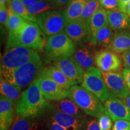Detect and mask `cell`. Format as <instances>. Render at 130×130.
<instances>
[{
	"instance_id": "1",
	"label": "cell",
	"mask_w": 130,
	"mask_h": 130,
	"mask_svg": "<svg viewBox=\"0 0 130 130\" xmlns=\"http://www.w3.org/2000/svg\"><path fill=\"white\" fill-rule=\"evenodd\" d=\"M50 107V103L42 95L37 79L21 93L15 104L14 115L36 119L43 115Z\"/></svg>"
},
{
	"instance_id": "2",
	"label": "cell",
	"mask_w": 130,
	"mask_h": 130,
	"mask_svg": "<svg viewBox=\"0 0 130 130\" xmlns=\"http://www.w3.org/2000/svg\"><path fill=\"white\" fill-rule=\"evenodd\" d=\"M46 36L36 22L26 20L15 32H9L6 49L23 46L35 51H42L46 43Z\"/></svg>"
},
{
	"instance_id": "3",
	"label": "cell",
	"mask_w": 130,
	"mask_h": 130,
	"mask_svg": "<svg viewBox=\"0 0 130 130\" xmlns=\"http://www.w3.org/2000/svg\"><path fill=\"white\" fill-rule=\"evenodd\" d=\"M43 68L41 58L38 56L12 72L1 74V77L21 90L36 81Z\"/></svg>"
},
{
	"instance_id": "4",
	"label": "cell",
	"mask_w": 130,
	"mask_h": 130,
	"mask_svg": "<svg viewBox=\"0 0 130 130\" xmlns=\"http://www.w3.org/2000/svg\"><path fill=\"white\" fill-rule=\"evenodd\" d=\"M68 98L87 115L98 119L105 113L104 106L100 99L81 86H73L69 89Z\"/></svg>"
},
{
	"instance_id": "5",
	"label": "cell",
	"mask_w": 130,
	"mask_h": 130,
	"mask_svg": "<svg viewBox=\"0 0 130 130\" xmlns=\"http://www.w3.org/2000/svg\"><path fill=\"white\" fill-rule=\"evenodd\" d=\"M39 56L32 49L23 46H14L6 49L1 58V74L14 71Z\"/></svg>"
},
{
	"instance_id": "6",
	"label": "cell",
	"mask_w": 130,
	"mask_h": 130,
	"mask_svg": "<svg viewBox=\"0 0 130 130\" xmlns=\"http://www.w3.org/2000/svg\"><path fill=\"white\" fill-rule=\"evenodd\" d=\"M75 50V44L64 32L48 37L45 46V53L51 60L72 56Z\"/></svg>"
},
{
	"instance_id": "7",
	"label": "cell",
	"mask_w": 130,
	"mask_h": 130,
	"mask_svg": "<svg viewBox=\"0 0 130 130\" xmlns=\"http://www.w3.org/2000/svg\"><path fill=\"white\" fill-rule=\"evenodd\" d=\"M81 86L96 96L102 103L113 97L102 78V71L93 66L84 71Z\"/></svg>"
},
{
	"instance_id": "8",
	"label": "cell",
	"mask_w": 130,
	"mask_h": 130,
	"mask_svg": "<svg viewBox=\"0 0 130 130\" xmlns=\"http://www.w3.org/2000/svg\"><path fill=\"white\" fill-rule=\"evenodd\" d=\"M66 22L64 11L61 10H50L36 18V23L48 37L64 32Z\"/></svg>"
},
{
	"instance_id": "9",
	"label": "cell",
	"mask_w": 130,
	"mask_h": 130,
	"mask_svg": "<svg viewBox=\"0 0 130 130\" xmlns=\"http://www.w3.org/2000/svg\"><path fill=\"white\" fill-rule=\"evenodd\" d=\"M52 61L53 66L60 70L66 76L72 86L82 83L84 71L72 56L56 58Z\"/></svg>"
},
{
	"instance_id": "10",
	"label": "cell",
	"mask_w": 130,
	"mask_h": 130,
	"mask_svg": "<svg viewBox=\"0 0 130 130\" xmlns=\"http://www.w3.org/2000/svg\"><path fill=\"white\" fill-rule=\"evenodd\" d=\"M102 76L107 89L113 96L125 100L129 95L130 90L121 73L102 72Z\"/></svg>"
},
{
	"instance_id": "11",
	"label": "cell",
	"mask_w": 130,
	"mask_h": 130,
	"mask_svg": "<svg viewBox=\"0 0 130 130\" xmlns=\"http://www.w3.org/2000/svg\"><path fill=\"white\" fill-rule=\"evenodd\" d=\"M95 63L103 72H119L122 68L121 58L110 50H101L95 54Z\"/></svg>"
},
{
	"instance_id": "12",
	"label": "cell",
	"mask_w": 130,
	"mask_h": 130,
	"mask_svg": "<svg viewBox=\"0 0 130 130\" xmlns=\"http://www.w3.org/2000/svg\"><path fill=\"white\" fill-rule=\"evenodd\" d=\"M64 32L75 45L90 42L91 35L88 24L79 20L66 22Z\"/></svg>"
},
{
	"instance_id": "13",
	"label": "cell",
	"mask_w": 130,
	"mask_h": 130,
	"mask_svg": "<svg viewBox=\"0 0 130 130\" xmlns=\"http://www.w3.org/2000/svg\"><path fill=\"white\" fill-rule=\"evenodd\" d=\"M37 80L42 95L47 101H58L69 96V90L63 89L50 78L40 77Z\"/></svg>"
},
{
	"instance_id": "14",
	"label": "cell",
	"mask_w": 130,
	"mask_h": 130,
	"mask_svg": "<svg viewBox=\"0 0 130 130\" xmlns=\"http://www.w3.org/2000/svg\"><path fill=\"white\" fill-rule=\"evenodd\" d=\"M104 106L105 113L114 122L118 120L130 121V110L125 101L113 96L104 103Z\"/></svg>"
},
{
	"instance_id": "15",
	"label": "cell",
	"mask_w": 130,
	"mask_h": 130,
	"mask_svg": "<svg viewBox=\"0 0 130 130\" xmlns=\"http://www.w3.org/2000/svg\"><path fill=\"white\" fill-rule=\"evenodd\" d=\"M87 24L91 35L90 43L93 46H95L98 32L102 28L108 25L107 11L101 7L89 19Z\"/></svg>"
},
{
	"instance_id": "16",
	"label": "cell",
	"mask_w": 130,
	"mask_h": 130,
	"mask_svg": "<svg viewBox=\"0 0 130 130\" xmlns=\"http://www.w3.org/2000/svg\"><path fill=\"white\" fill-rule=\"evenodd\" d=\"M14 102L7 98L1 95L0 96V129H9L13 123Z\"/></svg>"
},
{
	"instance_id": "17",
	"label": "cell",
	"mask_w": 130,
	"mask_h": 130,
	"mask_svg": "<svg viewBox=\"0 0 130 130\" xmlns=\"http://www.w3.org/2000/svg\"><path fill=\"white\" fill-rule=\"evenodd\" d=\"M72 57L84 71L93 67L95 63V56L91 46L88 45H79L78 48H76Z\"/></svg>"
},
{
	"instance_id": "18",
	"label": "cell",
	"mask_w": 130,
	"mask_h": 130,
	"mask_svg": "<svg viewBox=\"0 0 130 130\" xmlns=\"http://www.w3.org/2000/svg\"><path fill=\"white\" fill-rule=\"evenodd\" d=\"M107 17L108 25L113 30H126L130 28V17L125 13L119 10H108Z\"/></svg>"
},
{
	"instance_id": "19",
	"label": "cell",
	"mask_w": 130,
	"mask_h": 130,
	"mask_svg": "<svg viewBox=\"0 0 130 130\" xmlns=\"http://www.w3.org/2000/svg\"><path fill=\"white\" fill-rule=\"evenodd\" d=\"M40 77L50 78L66 90H68L72 86L71 81L66 76L54 66H50L43 68L40 74L39 77Z\"/></svg>"
},
{
	"instance_id": "20",
	"label": "cell",
	"mask_w": 130,
	"mask_h": 130,
	"mask_svg": "<svg viewBox=\"0 0 130 130\" xmlns=\"http://www.w3.org/2000/svg\"><path fill=\"white\" fill-rule=\"evenodd\" d=\"M107 48L116 53H123L130 50V32L122 31L114 34L113 40Z\"/></svg>"
},
{
	"instance_id": "21",
	"label": "cell",
	"mask_w": 130,
	"mask_h": 130,
	"mask_svg": "<svg viewBox=\"0 0 130 130\" xmlns=\"http://www.w3.org/2000/svg\"><path fill=\"white\" fill-rule=\"evenodd\" d=\"M56 109L58 111L71 115L78 119H84L86 114L71 99L64 98L54 103Z\"/></svg>"
},
{
	"instance_id": "22",
	"label": "cell",
	"mask_w": 130,
	"mask_h": 130,
	"mask_svg": "<svg viewBox=\"0 0 130 130\" xmlns=\"http://www.w3.org/2000/svg\"><path fill=\"white\" fill-rule=\"evenodd\" d=\"M53 121L58 123V125L64 128L71 126H76L80 128L83 125L82 119L68 115L56 110L54 111L52 116Z\"/></svg>"
},
{
	"instance_id": "23",
	"label": "cell",
	"mask_w": 130,
	"mask_h": 130,
	"mask_svg": "<svg viewBox=\"0 0 130 130\" xmlns=\"http://www.w3.org/2000/svg\"><path fill=\"white\" fill-rule=\"evenodd\" d=\"M88 1L89 0H72L64 10L66 21L79 20Z\"/></svg>"
},
{
	"instance_id": "24",
	"label": "cell",
	"mask_w": 130,
	"mask_h": 130,
	"mask_svg": "<svg viewBox=\"0 0 130 130\" xmlns=\"http://www.w3.org/2000/svg\"><path fill=\"white\" fill-rule=\"evenodd\" d=\"M0 91L1 95L7 98L14 103L19 100L21 95L20 89L12 84L10 83L2 77H1Z\"/></svg>"
},
{
	"instance_id": "25",
	"label": "cell",
	"mask_w": 130,
	"mask_h": 130,
	"mask_svg": "<svg viewBox=\"0 0 130 130\" xmlns=\"http://www.w3.org/2000/svg\"><path fill=\"white\" fill-rule=\"evenodd\" d=\"M8 9L13 13L20 16L26 20L36 22V18L29 14L27 8L22 0H10L8 4Z\"/></svg>"
},
{
	"instance_id": "26",
	"label": "cell",
	"mask_w": 130,
	"mask_h": 130,
	"mask_svg": "<svg viewBox=\"0 0 130 130\" xmlns=\"http://www.w3.org/2000/svg\"><path fill=\"white\" fill-rule=\"evenodd\" d=\"M11 130H38V123L35 118L15 117Z\"/></svg>"
},
{
	"instance_id": "27",
	"label": "cell",
	"mask_w": 130,
	"mask_h": 130,
	"mask_svg": "<svg viewBox=\"0 0 130 130\" xmlns=\"http://www.w3.org/2000/svg\"><path fill=\"white\" fill-rule=\"evenodd\" d=\"M53 9H54V7L48 0H39L27 8L29 14L36 18L43 13L53 10Z\"/></svg>"
},
{
	"instance_id": "28",
	"label": "cell",
	"mask_w": 130,
	"mask_h": 130,
	"mask_svg": "<svg viewBox=\"0 0 130 130\" xmlns=\"http://www.w3.org/2000/svg\"><path fill=\"white\" fill-rule=\"evenodd\" d=\"M101 7L98 0H89L86 3L79 20L87 23L94 14Z\"/></svg>"
},
{
	"instance_id": "29",
	"label": "cell",
	"mask_w": 130,
	"mask_h": 130,
	"mask_svg": "<svg viewBox=\"0 0 130 130\" xmlns=\"http://www.w3.org/2000/svg\"><path fill=\"white\" fill-rule=\"evenodd\" d=\"M114 34L109 25L102 28L96 36V45L108 48L113 40Z\"/></svg>"
},
{
	"instance_id": "30",
	"label": "cell",
	"mask_w": 130,
	"mask_h": 130,
	"mask_svg": "<svg viewBox=\"0 0 130 130\" xmlns=\"http://www.w3.org/2000/svg\"><path fill=\"white\" fill-rule=\"evenodd\" d=\"M9 18L6 26L8 29V30H9V32H15L17 30H18L23 25L24 22H25L26 19L21 17L20 16L13 13L9 9Z\"/></svg>"
},
{
	"instance_id": "31",
	"label": "cell",
	"mask_w": 130,
	"mask_h": 130,
	"mask_svg": "<svg viewBox=\"0 0 130 130\" xmlns=\"http://www.w3.org/2000/svg\"><path fill=\"white\" fill-rule=\"evenodd\" d=\"M111 119L105 113H104L98 118V123L101 130H110L113 123Z\"/></svg>"
},
{
	"instance_id": "32",
	"label": "cell",
	"mask_w": 130,
	"mask_h": 130,
	"mask_svg": "<svg viewBox=\"0 0 130 130\" xmlns=\"http://www.w3.org/2000/svg\"><path fill=\"white\" fill-rule=\"evenodd\" d=\"M101 6L104 9L115 10L119 8V0H101L100 1Z\"/></svg>"
},
{
	"instance_id": "33",
	"label": "cell",
	"mask_w": 130,
	"mask_h": 130,
	"mask_svg": "<svg viewBox=\"0 0 130 130\" xmlns=\"http://www.w3.org/2000/svg\"><path fill=\"white\" fill-rule=\"evenodd\" d=\"M112 130H130V121L126 120L115 121Z\"/></svg>"
},
{
	"instance_id": "34",
	"label": "cell",
	"mask_w": 130,
	"mask_h": 130,
	"mask_svg": "<svg viewBox=\"0 0 130 130\" xmlns=\"http://www.w3.org/2000/svg\"><path fill=\"white\" fill-rule=\"evenodd\" d=\"M9 18V9L7 5H0V22L1 24L6 25Z\"/></svg>"
},
{
	"instance_id": "35",
	"label": "cell",
	"mask_w": 130,
	"mask_h": 130,
	"mask_svg": "<svg viewBox=\"0 0 130 130\" xmlns=\"http://www.w3.org/2000/svg\"><path fill=\"white\" fill-rule=\"evenodd\" d=\"M50 3L53 5L54 9L60 7H67L72 0H48Z\"/></svg>"
},
{
	"instance_id": "36",
	"label": "cell",
	"mask_w": 130,
	"mask_h": 130,
	"mask_svg": "<svg viewBox=\"0 0 130 130\" xmlns=\"http://www.w3.org/2000/svg\"><path fill=\"white\" fill-rule=\"evenodd\" d=\"M122 58L123 66L125 68L130 69V50L123 53L122 55Z\"/></svg>"
},
{
	"instance_id": "37",
	"label": "cell",
	"mask_w": 130,
	"mask_h": 130,
	"mask_svg": "<svg viewBox=\"0 0 130 130\" xmlns=\"http://www.w3.org/2000/svg\"><path fill=\"white\" fill-rule=\"evenodd\" d=\"M87 130H101L98 120L94 119L87 122Z\"/></svg>"
},
{
	"instance_id": "38",
	"label": "cell",
	"mask_w": 130,
	"mask_h": 130,
	"mask_svg": "<svg viewBox=\"0 0 130 130\" xmlns=\"http://www.w3.org/2000/svg\"><path fill=\"white\" fill-rule=\"evenodd\" d=\"M122 75L128 88L130 90V69L124 68L122 70Z\"/></svg>"
},
{
	"instance_id": "39",
	"label": "cell",
	"mask_w": 130,
	"mask_h": 130,
	"mask_svg": "<svg viewBox=\"0 0 130 130\" xmlns=\"http://www.w3.org/2000/svg\"><path fill=\"white\" fill-rule=\"evenodd\" d=\"M49 129L50 130H66L63 126L58 125L54 121H51L49 124Z\"/></svg>"
},
{
	"instance_id": "40",
	"label": "cell",
	"mask_w": 130,
	"mask_h": 130,
	"mask_svg": "<svg viewBox=\"0 0 130 130\" xmlns=\"http://www.w3.org/2000/svg\"><path fill=\"white\" fill-rule=\"evenodd\" d=\"M119 11L125 13L127 14L128 16L130 17V2L128 3L125 6H124L123 7L118 9Z\"/></svg>"
},
{
	"instance_id": "41",
	"label": "cell",
	"mask_w": 130,
	"mask_h": 130,
	"mask_svg": "<svg viewBox=\"0 0 130 130\" xmlns=\"http://www.w3.org/2000/svg\"><path fill=\"white\" fill-rule=\"evenodd\" d=\"M22 1L23 2L24 4L26 6V7L28 8L30 6H32V4H35L36 3H37L39 0H22Z\"/></svg>"
},
{
	"instance_id": "42",
	"label": "cell",
	"mask_w": 130,
	"mask_h": 130,
	"mask_svg": "<svg viewBox=\"0 0 130 130\" xmlns=\"http://www.w3.org/2000/svg\"><path fill=\"white\" fill-rule=\"evenodd\" d=\"M129 2H130V0H119V4L118 9L123 7L124 6H125V5Z\"/></svg>"
},
{
	"instance_id": "43",
	"label": "cell",
	"mask_w": 130,
	"mask_h": 130,
	"mask_svg": "<svg viewBox=\"0 0 130 130\" xmlns=\"http://www.w3.org/2000/svg\"><path fill=\"white\" fill-rule=\"evenodd\" d=\"M125 102L126 105H127L128 107L130 110V93L129 95L128 96L127 98L125 99Z\"/></svg>"
},
{
	"instance_id": "44",
	"label": "cell",
	"mask_w": 130,
	"mask_h": 130,
	"mask_svg": "<svg viewBox=\"0 0 130 130\" xmlns=\"http://www.w3.org/2000/svg\"><path fill=\"white\" fill-rule=\"evenodd\" d=\"M10 0H0V5H8Z\"/></svg>"
},
{
	"instance_id": "45",
	"label": "cell",
	"mask_w": 130,
	"mask_h": 130,
	"mask_svg": "<svg viewBox=\"0 0 130 130\" xmlns=\"http://www.w3.org/2000/svg\"><path fill=\"white\" fill-rule=\"evenodd\" d=\"M98 1H101V0H98Z\"/></svg>"
},
{
	"instance_id": "46",
	"label": "cell",
	"mask_w": 130,
	"mask_h": 130,
	"mask_svg": "<svg viewBox=\"0 0 130 130\" xmlns=\"http://www.w3.org/2000/svg\"><path fill=\"white\" fill-rule=\"evenodd\" d=\"M7 130H9V129H7Z\"/></svg>"
}]
</instances>
